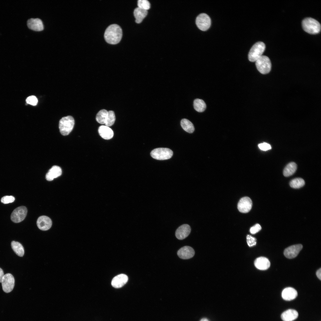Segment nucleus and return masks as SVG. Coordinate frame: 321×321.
I'll use <instances>...</instances> for the list:
<instances>
[{
  "label": "nucleus",
  "mask_w": 321,
  "mask_h": 321,
  "mask_svg": "<svg viewBox=\"0 0 321 321\" xmlns=\"http://www.w3.org/2000/svg\"><path fill=\"white\" fill-rule=\"evenodd\" d=\"M122 35L121 27L116 24L109 26L105 30L104 37L106 41L111 44H116L121 40Z\"/></svg>",
  "instance_id": "nucleus-1"
},
{
  "label": "nucleus",
  "mask_w": 321,
  "mask_h": 321,
  "mask_svg": "<svg viewBox=\"0 0 321 321\" xmlns=\"http://www.w3.org/2000/svg\"><path fill=\"white\" fill-rule=\"evenodd\" d=\"M302 25L303 30L310 34H318L321 30V25L320 23L311 18L304 19L302 21Z\"/></svg>",
  "instance_id": "nucleus-2"
},
{
  "label": "nucleus",
  "mask_w": 321,
  "mask_h": 321,
  "mask_svg": "<svg viewBox=\"0 0 321 321\" xmlns=\"http://www.w3.org/2000/svg\"><path fill=\"white\" fill-rule=\"evenodd\" d=\"M75 124L73 117L70 116L64 117L59 121V128L63 136L68 135L72 131Z\"/></svg>",
  "instance_id": "nucleus-3"
},
{
  "label": "nucleus",
  "mask_w": 321,
  "mask_h": 321,
  "mask_svg": "<svg viewBox=\"0 0 321 321\" xmlns=\"http://www.w3.org/2000/svg\"><path fill=\"white\" fill-rule=\"evenodd\" d=\"M265 48V43L258 42L254 44L251 48L248 54V59L251 62H255L262 56Z\"/></svg>",
  "instance_id": "nucleus-4"
},
{
  "label": "nucleus",
  "mask_w": 321,
  "mask_h": 321,
  "mask_svg": "<svg viewBox=\"0 0 321 321\" xmlns=\"http://www.w3.org/2000/svg\"><path fill=\"white\" fill-rule=\"evenodd\" d=\"M255 64L257 70L262 74H267L271 70V62L266 56L262 55L255 62Z\"/></svg>",
  "instance_id": "nucleus-5"
},
{
  "label": "nucleus",
  "mask_w": 321,
  "mask_h": 321,
  "mask_svg": "<svg viewBox=\"0 0 321 321\" xmlns=\"http://www.w3.org/2000/svg\"><path fill=\"white\" fill-rule=\"evenodd\" d=\"M173 155V151L166 148H159L153 150L150 153L151 157L155 159L163 160L170 158Z\"/></svg>",
  "instance_id": "nucleus-6"
},
{
  "label": "nucleus",
  "mask_w": 321,
  "mask_h": 321,
  "mask_svg": "<svg viewBox=\"0 0 321 321\" xmlns=\"http://www.w3.org/2000/svg\"><path fill=\"white\" fill-rule=\"evenodd\" d=\"M196 23L198 28L203 31L207 30L210 26L211 21L209 16L207 14L202 13L196 17Z\"/></svg>",
  "instance_id": "nucleus-7"
},
{
  "label": "nucleus",
  "mask_w": 321,
  "mask_h": 321,
  "mask_svg": "<svg viewBox=\"0 0 321 321\" xmlns=\"http://www.w3.org/2000/svg\"><path fill=\"white\" fill-rule=\"evenodd\" d=\"M27 210L25 206H21L15 209L11 213L10 218L15 223H19L25 218Z\"/></svg>",
  "instance_id": "nucleus-8"
},
{
  "label": "nucleus",
  "mask_w": 321,
  "mask_h": 321,
  "mask_svg": "<svg viewBox=\"0 0 321 321\" xmlns=\"http://www.w3.org/2000/svg\"><path fill=\"white\" fill-rule=\"evenodd\" d=\"M1 283L4 291L9 293L12 291L14 287V278L11 274L7 273L4 275Z\"/></svg>",
  "instance_id": "nucleus-9"
},
{
  "label": "nucleus",
  "mask_w": 321,
  "mask_h": 321,
  "mask_svg": "<svg viewBox=\"0 0 321 321\" xmlns=\"http://www.w3.org/2000/svg\"><path fill=\"white\" fill-rule=\"evenodd\" d=\"M252 206V201L251 199L248 197H244L241 198L237 204V208L241 213H246L251 209Z\"/></svg>",
  "instance_id": "nucleus-10"
},
{
  "label": "nucleus",
  "mask_w": 321,
  "mask_h": 321,
  "mask_svg": "<svg viewBox=\"0 0 321 321\" xmlns=\"http://www.w3.org/2000/svg\"><path fill=\"white\" fill-rule=\"evenodd\" d=\"M303 248V246L301 244L294 245L286 248L284 251V256L288 259H292L295 257L298 254Z\"/></svg>",
  "instance_id": "nucleus-11"
},
{
  "label": "nucleus",
  "mask_w": 321,
  "mask_h": 321,
  "mask_svg": "<svg viewBox=\"0 0 321 321\" xmlns=\"http://www.w3.org/2000/svg\"><path fill=\"white\" fill-rule=\"evenodd\" d=\"M37 224L40 229L46 231L51 228L52 225V222L49 217L43 215L38 218L37 221Z\"/></svg>",
  "instance_id": "nucleus-12"
},
{
  "label": "nucleus",
  "mask_w": 321,
  "mask_h": 321,
  "mask_svg": "<svg viewBox=\"0 0 321 321\" xmlns=\"http://www.w3.org/2000/svg\"><path fill=\"white\" fill-rule=\"evenodd\" d=\"M177 254L178 257L182 259H188L193 257L195 254V251L191 247L186 246L179 250Z\"/></svg>",
  "instance_id": "nucleus-13"
},
{
  "label": "nucleus",
  "mask_w": 321,
  "mask_h": 321,
  "mask_svg": "<svg viewBox=\"0 0 321 321\" xmlns=\"http://www.w3.org/2000/svg\"><path fill=\"white\" fill-rule=\"evenodd\" d=\"M191 231V228L189 225L184 224L180 226L176 230L175 236L180 240H182L187 237Z\"/></svg>",
  "instance_id": "nucleus-14"
},
{
  "label": "nucleus",
  "mask_w": 321,
  "mask_h": 321,
  "mask_svg": "<svg viewBox=\"0 0 321 321\" xmlns=\"http://www.w3.org/2000/svg\"><path fill=\"white\" fill-rule=\"evenodd\" d=\"M128 280V278L126 275L121 274L116 276L113 278L111 284L114 288H120L125 285Z\"/></svg>",
  "instance_id": "nucleus-15"
},
{
  "label": "nucleus",
  "mask_w": 321,
  "mask_h": 321,
  "mask_svg": "<svg viewBox=\"0 0 321 321\" xmlns=\"http://www.w3.org/2000/svg\"><path fill=\"white\" fill-rule=\"evenodd\" d=\"M27 25L29 29L35 31H41L44 29L42 21L38 18L29 19L27 21Z\"/></svg>",
  "instance_id": "nucleus-16"
},
{
  "label": "nucleus",
  "mask_w": 321,
  "mask_h": 321,
  "mask_svg": "<svg viewBox=\"0 0 321 321\" xmlns=\"http://www.w3.org/2000/svg\"><path fill=\"white\" fill-rule=\"evenodd\" d=\"M298 292L294 288L291 287H287L284 289L281 293L282 298L285 300L290 301L292 300L297 297Z\"/></svg>",
  "instance_id": "nucleus-17"
},
{
  "label": "nucleus",
  "mask_w": 321,
  "mask_h": 321,
  "mask_svg": "<svg viewBox=\"0 0 321 321\" xmlns=\"http://www.w3.org/2000/svg\"><path fill=\"white\" fill-rule=\"evenodd\" d=\"M254 264L257 269L261 270H265L270 267V262L267 258L261 257L255 259Z\"/></svg>",
  "instance_id": "nucleus-18"
},
{
  "label": "nucleus",
  "mask_w": 321,
  "mask_h": 321,
  "mask_svg": "<svg viewBox=\"0 0 321 321\" xmlns=\"http://www.w3.org/2000/svg\"><path fill=\"white\" fill-rule=\"evenodd\" d=\"M62 173L61 168L57 166H53L46 174L45 178L47 180L51 181L54 179L60 176Z\"/></svg>",
  "instance_id": "nucleus-19"
},
{
  "label": "nucleus",
  "mask_w": 321,
  "mask_h": 321,
  "mask_svg": "<svg viewBox=\"0 0 321 321\" xmlns=\"http://www.w3.org/2000/svg\"><path fill=\"white\" fill-rule=\"evenodd\" d=\"M98 131L100 136L105 139H111L114 136L112 130L109 127L106 125H101L99 127Z\"/></svg>",
  "instance_id": "nucleus-20"
},
{
  "label": "nucleus",
  "mask_w": 321,
  "mask_h": 321,
  "mask_svg": "<svg viewBox=\"0 0 321 321\" xmlns=\"http://www.w3.org/2000/svg\"><path fill=\"white\" fill-rule=\"evenodd\" d=\"M298 316V313L296 310L289 309L281 314V317L284 321H293L297 318Z\"/></svg>",
  "instance_id": "nucleus-21"
},
{
  "label": "nucleus",
  "mask_w": 321,
  "mask_h": 321,
  "mask_svg": "<svg viewBox=\"0 0 321 321\" xmlns=\"http://www.w3.org/2000/svg\"><path fill=\"white\" fill-rule=\"evenodd\" d=\"M147 13L148 12L147 10L139 7L136 8L134 10L133 14L136 18V23H141L143 19L147 15Z\"/></svg>",
  "instance_id": "nucleus-22"
},
{
  "label": "nucleus",
  "mask_w": 321,
  "mask_h": 321,
  "mask_svg": "<svg viewBox=\"0 0 321 321\" xmlns=\"http://www.w3.org/2000/svg\"><path fill=\"white\" fill-rule=\"evenodd\" d=\"M297 169L295 163L291 162L288 163L285 167L283 171V174L285 177H288L293 174Z\"/></svg>",
  "instance_id": "nucleus-23"
},
{
  "label": "nucleus",
  "mask_w": 321,
  "mask_h": 321,
  "mask_svg": "<svg viewBox=\"0 0 321 321\" xmlns=\"http://www.w3.org/2000/svg\"><path fill=\"white\" fill-rule=\"evenodd\" d=\"M12 248L15 254L18 256L22 257L24 254L23 247L20 243L13 241L11 242Z\"/></svg>",
  "instance_id": "nucleus-24"
},
{
  "label": "nucleus",
  "mask_w": 321,
  "mask_h": 321,
  "mask_svg": "<svg viewBox=\"0 0 321 321\" xmlns=\"http://www.w3.org/2000/svg\"><path fill=\"white\" fill-rule=\"evenodd\" d=\"M180 125L183 129L188 133H192L194 130L193 123L187 119H182L180 122Z\"/></svg>",
  "instance_id": "nucleus-25"
},
{
  "label": "nucleus",
  "mask_w": 321,
  "mask_h": 321,
  "mask_svg": "<svg viewBox=\"0 0 321 321\" xmlns=\"http://www.w3.org/2000/svg\"><path fill=\"white\" fill-rule=\"evenodd\" d=\"M108 117V111L105 109H102L97 113L96 119L97 121L101 124H105Z\"/></svg>",
  "instance_id": "nucleus-26"
},
{
  "label": "nucleus",
  "mask_w": 321,
  "mask_h": 321,
  "mask_svg": "<svg viewBox=\"0 0 321 321\" xmlns=\"http://www.w3.org/2000/svg\"><path fill=\"white\" fill-rule=\"evenodd\" d=\"M206 105L204 102L202 100L196 99L193 101V107L194 109L198 112H201L204 111L206 108Z\"/></svg>",
  "instance_id": "nucleus-27"
},
{
  "label": "nucleus",
  "mask_w": 321,
  "mask_h": 321,
  "mask_svg": "<svg viewBox=\"0 0 321 321\" xmlns=\"http://www.w3.org/2000/svg\"><path fill=\"white\" fill-rule=\"evenodd\" d=\"M305 184L304 180L302 178H297L292 180L289 183L291 187L294 188H299Z\"/></svg>",
  "instance_id": "nucleus-28"
},
{
  "label": "nucleus",
  "mask_w": 321,
  "mask_h": 321,
  "mask_svg": "<svg viewBox=\"0 0 321 321\" xmlns=\"http://www.w3.org/2000/svg\"><path fill=\"white\" fill-rule=\"evenodd\" d=\"M115 120V116L114 113L112 111H108V117L106 122L105 124L106 126L108 127L112 125Z\"/></svg>",
  "instance_id": "nucleus-29"
},
{
  "label": "nucleus",
  "mask_w": 321,
  "mask_h": 321,
  "mask_svg": "<svg viewBox=\"0 0 321 321\" xmlns=\"http://www.w3.org/2000/svg\"><path fill=\"white\" fill-rule=\"evenodd\" d=\"M137 5L138 7L147 10H149L150 7V3L147 0H139Z\"/></svg>",
  "instance_id": "nucleus-30"
},
{
  "label": "nucleus",
  "mask_w": 321,
  "mask_h": 321,
  "mask_svg": "<svg viewBox=\"0 0 321 321\" xmlns=\"http://www.w3.org/2000/svg\"><path fill=\"white\" fill-rule=\"evenodd\" d=\"M15 200V197L12 196H6L2 197L1 202L4 204L12 203Z\"/></svg>",
  "instance_id": "nucleus-31"
},
{
  "label": "nucleus",
  "mask_w": 321,
  "mask_h": 321,
  "mask_svg": "<svg viewBox=\"0 0 321 321\" xmlns=\"http://www.w3.org/2000/svg\"><path fill=\"white\" fill-rule=\"evenodd\" d=\"M26 101L28 104L35 106L37 104L38 101L36 96L34 95H32L26 98Z\"/></svg>",
  "instance_id": "nucleus-32"
},
{
  "label": "nucleus",
  "mask_w": 321,
  "mask_h": 321,
  "mask_svg": "<svg viewBox=\"0 0 321 321\" xmlns=\"http://www.w3.org/2000/svg\"><path fill=\"white\" fill-rule=\"evenodd\" d=\"M246 239L247 244L249 247H252L256 245L257 239L254 237L248 235L246 237Z\"/></svg>",
  "instance_id": "nucleus-33"
},
{
  "label": "nucleus",
  "mask_w": 321,
  "mask_h": 321,
  "mask_svg": "<svg viewBox=\"0 0 321 321\" xmlns=\"http://www.w3.org/2000/svg\"><path fill=\"white\" fill-rule=\"evenodd\" d=\"M261 229L260 225L257 224L250 228V232L251 234H254L258 232Z\"/></svg>",
  "instance_id": "nucleus-34"
},
{
  "label": "nucleus",
  "mask_w": 321,
  "mask_h": 321,
  "mask_svg": "<svg viewBox=\"0 0 321 321\" xmlns=\"http://www.w3.org/2000/svg\"><path fill=\"white\" fill-rule=\"evenodd\" d=\"M258 147L260 149L263 151H266L271 149L270 145L265 142L259 144Z\"/></svg>",
  "instance_id": "nucleus-35"
},
{
  "label": "nucleus",
  "mask_w": 321,
  "mask_h": 321,
  "mask_svg": "<svg viewBox=\"0 0 321 321\" xmlns=\"http://www.w3.org/2000/svg\"><path fill=\"white\" fill-rule=\"evenodd\" d=\"M316 274L317 278L320 280H321V268L318 269L316 273Z\"/></svg>",
  "instance_id": "nucleus-36"
},
{
  "label": "nucleus",
  "mask_w": 321,
  "mask_h": 321,
  "mask_svg": "<svg viewBox=\"0 0 321 321\" xmlns=\"http://www.w3.org/2000/svg\"><path fill=\"white\" fill-rule=\"evenodd\" d=\"M4 275V274L2 269L0 268V283H1L2 280Z\"/></svg>",
  "instance_id": "nucleus-37"
},
{
  "label": "nucleus",
  "mask_w": 321,
  "mask_h": 321,
  "mask_svg": "<svg viewBox=\"0 0 321 321\" xmlns=\"http://www.w3.org/2000/svg\"><path fill=\"white\" fill-rule=\"evenodd\" d=\"M200 321H209L206 318H203Z\"/></svg>",
  "instance_id": "nucleus-38"
}]
</instances>
